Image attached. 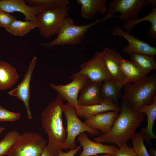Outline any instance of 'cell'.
<instances>
[{"instance_id": "cell-1", "label": "cell", "mask_w": 156, "mask_h": 156, "mask_svg": "<svg viewBox=\"0 0 156 156\" xmlns=\"http://www.w3.org/2000/svg\"><path fill=\"white\" fill-rule=\"evenodd\" d=\"M144 113L134 110L127 103L122 100L119 114L109 130L94 138V140L115 144L119 147L127 144L144 120Z\"/></svg>"}, {"instance_id": "cell-2", "label": "cell", "mask_w": 156, "mask_h": 156, "mask_svg": "<svg viewBox=\"0 0 156 156\" xmlns=\"http://www.w3.org/2000/svg\"><path fill=\"white\" fill-rule=\"evenodd\" d=\"M63 100L58 94L56 99L48 104L41 114V124L48 138L46 146L54 156H56L62 151L66 136V130L62 120L64 105Z\"/></svg>"}, {"instance_id": "cell-3", "label": "cell", "mask_w": 156, "mask_h": 156, "mask_svg": "<svg viewBox=\"0 0 156 156\" xmlns=\"http://www.w3.org/2000/svg\"><path fill=\"white\" fill-rule=\"evenodd\" d=\"M124 86L121 99L136 111L151 104L156 96V74L146 77L141 81L133 84L129 83Z\"/></svg>"}, {"instance_id": "cell-4", "label": "cell", "mask_w": 156, "mask_h": 156, "mask_svg": "<svg viewBox=\"0 0 156 156\" xmlns=\"http://www.w3.org/2000/svg\"><path fill=\"white\" fill-rule=\"evenodd\" d=\"M112 18L111 16L106 15L101 19H96L91 23L79 25L74 23L73 19L67 17L59 28L57 37L49 42L42 43L40 44L47 47L77 44L81 42L89 28L100 22Z\"/></svg>"}, {"instance_id": "cell-5", "label": "cell", "mask_w": 156, "mask_h": 156, "mask_svg": "<svg viewBox=\"0 0 156 156\" xmlns=\"http://www.w3.org/2000/svg\"><path fill=\"white\" fill-rule=\"evenodd\" d=\"M63 113L67 121L66 136L62 148L72 149L76 147L75 142L77 137L81 133L87 132L94 136L99 133L97 129L87 126L78 116L75 107L68 102L64 104Z\"/></svg>"}, {"instance_id": "cell-6", "label": "cell", "mask_w": 156, "mask_h": 156, "mask_svg": "<svg viewBox=\"0 0 156 156\" xmlns=\"http://www.w3.org/2000/svg\"><path fill=\"white\" fill-rule=\"evenodd\" d=\"M47 142L41 135L32 132L20 135L7 153L8 156H40Z\"/></svg>"}, {"instance_id": "cell-7", "label": "cell", "mask_w": 156, "mask_h": 156, "mask_svg": "<svg viewBox=\"0 0 156 156\" xmlns=\"http://www.w3.org/2000/svg\"><path fill=\"white\" fill-rule=\"evenodd\" d=\"M68 6L42 10L37 15L38 28L42 37L47 38L57 34L68 16Z\"/></svg>"}, {"instance_id": "cell-8", "label": "cell", "mask_w": 156, "mask_h": 156, "mask_svg": "<svg viewBox=\"0 0 156 156\" xmlns=\"http://www.w3.org/2000/svg\"><path fill=\"white\" fill-rule=\"evenodd\" d=\"M156 5V0H113L109 3L106 15L113 16L120 12L119 19L125 22L137 19L139 14L144 6Z\"/></svg>"}, {"instance_id": "cell-9", "label": "cell", "mask_w": 156, "mask_h": 156, "mask_svg": "<svg viewBox=\"0 0 156 156\" xmlns=\"http://www.w3.org/2000/svg\"><path fill=\"white\" fill-rule=\"evenodd\" d=\"M73 79L70 83L65 85L50 83L49 86L58 92L68 103L74 106L77 110L79 105L78 103L79 92L87 83L89 79L86 75L77 72L70 77Z\"/></svg>"}, {"instance_id": "cell-10", "label": "cell", "mask_w": 156, "mask_h": 156, "mask_svg": "<svg viewBox=\"0 0 156 156\" xmlns=\"http://www.w3.org/2000/svg\"><path fill=\"white\" fill-rule=\"evenodd\" d=\"M77 73L86 75L89 80L94 81L113 80L106 68L101 52H96L90 58L83 63L80 70Z\"/></svg>"}, {"instance_id": "cell-11", "label": "cell", "mask_w": 156, "mask_h": 156, "mask_svg": "<svg viewBox=\"0 0 156 156\" xmlns=\"http://www.w3.org/2000/svg\"><path fill=\"white\" fill-rule=\"evenodd\" d=\"M112 35L113 36H122L127 41L128 45L122 49L124 53H135L155 57L156 55L155 47L131 35L121 27L118 26H114L112 30Z\"/></svg>"}, {"instance_id": "cell-12", "label": "cell", "mask_w": 156, "mask_h": 156, "mask_svg": "<svg viewBox=\"0 0 156 156\" xmlns=\"http://www.w3.org/2000/svg\"><path fill=\"white\" fill-rule=\"evenodd\" d=\"M37 59L36 57H33L22 81L16 87L8 93L9 95L17 98L23 102L26 109L28 118L29 120L32 118L29 105L30 98V82Z\"/></svg>"}, {"instance_id": "cell-13", "label": "cell", "mask_w": 156, "mask_h": 156, "mask_svg": "<svg viewBox=\"0 0 156 156\" xmlns=\"http://www.w3.org/2000/svg\"><path fill=\"white\" fill-rule=\"evenodd\" d=\"M102 53L105 65L112 79L122 88L123 77L121 63L123 58L116 51L107 47H105Z\"/></svg>"}, {"instance_id": "cell-14", "label": "cell", "mask_w": 156, "mask_h": 156, "mask_svg": "<svg viewBox=\"0 0 156 156\" xmlns=\"http://www.w3.org/2000/svg\"><path fill=\"white\" fill-rule=\"evenodd\" d=\"M26 3L23 0H0V9L9 14L20 12L25 16V21L38 23L36 15L42 10L30 6Z\"/></svg>"}, {"instance_id": "cell-15", "label": "cell", "mask_w": 156, "mask_h": 156, "mask_svg": "<svg viewBox=\"0 0 156 156\" xmlns=\"http://www.w3.org/2000/svg\"><path fill=\"white\" fill-rule=\"evenodd\" d=\"M102 83L89 80L80 91L78 99L79 105L89 106L104 102L101 94Z\"/></svg>"}, {"instance_id": "cell-16", "label": "cell", "mask_w": 156, "mask_h": 156, "mask_svg": "<svg viewBox=\"0 0 156 156\" xmlns=\"http://www.w3.org/2000/svg\"><path fill=\"white\" fill-rule=\"evenodd\" d=\"M78 142L83 148V150L79 156H91L100 153H111L114 154L118 148L111 145L103 144L94 142L90 139L84 132L78 136Z\"/></svg>"}, {"instance_id": "cell-17", "label": "cell", "mask_w": 156, "mask_h": 156, "mask_svg": "<svg viewBox=\"0 0 156 156\" xmlns=\"http://www.w3.org/2000/svg\"><path fill=\"white\" fill-rule=\"evenodd\" d=\"M119 111L114 110L101 112L85 119L84 122L90 127L100 130L102 134H105L110 129Z\"/></svg>"}, {"instance_id": "cell-18", "label": "cell", "mask_w": 156, "mask_h": 156, "mask_svg": "<svg viewBox=\"0 0 156 156\" xmlns=\"http://www.w3.org/2000/svg\"><path fill=\"white\" fill-rule=\"evenodd\" d=\"M76 1L81 5V15L86 19H91L98 12L103 14L106 13L105 0H77Z\"/></svg>"}, {"instance_id": "cell-19", "label": "cell", "mask_w": 156, "mask_h": 156, "mask_svg": "<svg viewBox=\"0 0 156 156\" xmlns=\"http://www.w3.org/2000/svg\"><path fill=\"white\" fill-rule=\"evenodd\" d=\"M19 78V75L13 66L7 62L0 60V90L11 88Z\"/></svg>"}, {"instance_id": "cell-20", "label": "cell", "mask_w": 156, "mask_h": 156, "mask_svg": "<svg viewBox=\"0 0 156 156\" xmlns=\"http://www.w3.org/2000/svg\"><path fill=\"white\" fill-rule=\"evenodd\" d=\"M121 68L123 77L122 83L123 86L129 83H138L146 77L132 61L123 58Z\"/></svg>"}, {"instance_id": "cell-21", "label": "cell", "mask_w": 156, "mask_h": 156, "mask_svg": "<svg viewBox=\"0 0 156 156\" xmlns=\"http://www.w3.org/2000/svg\"><path fill=\"white\" fill-rule=\"evenodd\" d=\"M138 111L146 114L147 116V125L141 129L144 140L151 145V139L156 138V135L153 131V127L156 118V96L150 104L141 108Z\"/></svg>"}, {"instance_id": "cell-22", "label": "cell", "mask_w": 156, "mask_h": 156, "mask_svg": "<svg viewBox=\"0 0 156 156\" xmlns=\"http://www.w3.org/2000/svg\"><path fill=\"white\" fill-rule=\"evenodd\" d=\"M120 107L107 102L89 106H79L76 110L78 116L85 119L99 113L109 111H119Z\"/></svg>"}, {"instance_id": "cell-23", "label": "cell", "mask_w": 156, "mask_h": 156, "mask_svg": "<svg viewBox=\"0 0 156 156\" xmlns=\"http://www.w3.org/2000/svg\"><path fill=\"white\" fill-rule=\"evenodd\" d=\"M122 88L113 80H107L103 82L101 94L103 102L118 106L119 100L121 95Z\"/></svg>"}, {"instance_id": "cell-24", "label": "cell", "mask_w": 156, "mask_h": 156, "mask_svg": "<svg viewBox=\"0 0 156 156\" xmlns=\"http://www.w3.org/2000/svg\"><path fill=\"white\" fill-rule=\"evenodd\" d=\"M143 21H148L151 26L148 31V36L153 40H156V8L152 7L151 12L143 18L132 21L125 22L123 25L125 31L128 33L131 31L132 27L135 25Z\"/></svg>"}, {"instance_id": "cell-25", "label": "cell", "mask_w": 156, "mask_h": 156, "mask_svg": "<svg viewBox=\"0 0 156 156\" xmlns=\"http://www.w3.org/2000/svg\"><path fill=\"white\" fill-rule=\"evenodd\" d=\"M129 54L132 61L145 75L146 76L149 72L156 69V61L155 57L135 53Z\"/></svg>"}, {"instance_id": "cell-26", "label": "cell", "mask_w": 156, "mask_h": 156, "mask_svg": "<svg viewBox=\"0 0 156 156\" xmlns=\"http://www.w3.org/2000/svg\"><path fill=\"white\" fill-rule=\"evenodd\" d=\"M38 27V23L32 21H23L16 19L5 30L14 35L22 36L32 29Z\"/></svg>"}, {"instance_id": "cell-27", "label": "cell", "mask_w": 156, "mask_h": 156, "mask_svg": "<svg viewBox=\"0 0 156 156\" xmlns=\"http://www.w3.org/2000/svg\"><path fill=\"white\" fill-rule=\"evenodd\" d=\"M29 5L38 8L42 10L54 8L64 5H68V0H26Z\"/></svg>"}, {"instance_id": "cell-28", "label": "cell", "mask_w": 156, "mask_h": 156, "mask_svg": "<svg viewBox=\"0 0 156 156\" xmlns=\"http://www.w3.org/2000/svg\"><path fill=\"white\" fill-rule=\"evenodd\" d=\"M20 135L18 131L14 130L6 133L4 138L0 141V156L7 155Z\"/></svg>"}, {"instance_id": "cell-29", "label": "cell", "mask_w": 156, "mask_h": 156, "mask_svg": "<svg viewBox=\"0 0 156 156\" xmlns=\"http://www.w3.org/2000/svg\"><path fill=\"white\" fill-rule=\"evenodd\" d=\"M131 139L133 148L138 156H150L144 144V137L141 131L135 133Z\"/></svg>"}, {"instance_id": "cell-30", "label": "cell", "mask_w": 156, "mask_h": 156, "mask_svg": "<svg viewBox=\"0 0 156 156\" xmlns=\"http://www.w3.org/2000/svg\"><path fill=\"white\" fill-rule=\"evenodd\" d=\"M21 114L10 111L0 105V121L13 122L18 120Z\"/></svg>"}, {"instance_id": "cell-31", "label": "cell", "mask_w": 156, "mask_h": 156, "mask_svg": "<svg viewBox=\"0 0 156 156\" xmlns=\"http://www.w3.org/2000/svg\"><path fill=\"white\" fill-rule=\"evenodd\" d=\"M16 19L15 17L0 9V27L6 29Z\"/></svg>"}, {"instance_id": "cell-32", "label": "cell", "mask_w": 156, "mask_h": 156, "mask_svg": "<svg viewBox=\"0 0 156 156\" xmlns=\"http://www.w3.org/2000/svg\"><path fill=\"white\" fill-rule=\"evenodd\" d=\"M120 148L114 152L115 156H138L133 148L128 146L127 144L121 146Z\"/></svg>"}, {"instance_id": "cell-33", "label": "cell", "mask_w": 156, "mask_h": 156, "mask_svg": "<svg viewBox=\"0 0 156 156\" xmlns=\"http://www.w3.org/2000/svg\"><path fill=\"white\" fill-rule=\"evenodd\" d=\"M80 146H77L74 149H71L69 151L65 152L61 151L56 156H74L81 149Z\"/></svg>"}, {"instance_id": "cell-34", "label": "cell", "mask_w": 156, "mask_h": 156, "mask_svg": "<svg viewBox=\"0 0 156 156\" xmlns=\"http://www.w3.org/2000/svg\"><path fill=\"white\" fill-rule=\"evenodd\" d=\"M40 156H54L51 153L47 147H45Z\"/></svg>"}, {"instance_id": "cell-35", "label": "cell", "mask_w": 156, "mask_h": 156, "mask_svg": "<svg viewBox=\"0 0 156 156\" xmlns=\"http://www.w3.org/2000/svg\"><path fill=\"white\" fill-rule=\"evenodd\" d=\"M149 154L150 156H156V150L153 148H151Z\"/></svg>"}, {"instance_id": "cell-36", "label": "cell", "mask_w": 156, "mask_h": 156, "mask_svg": "<svg viewBox=\"0 0 156 156\" xmlns=\"http://www.w3.org/2000/svg\"><path fill=\"white\" fill-rule=\"evenodd\" d=\"M101 156H115L114 154L111 153H106L105 155Z\"/></svg>"}, {"instance_id": "cell-37", "label": "cell", "mask_w": 156, "mask_h": 156, "mask_svg": "<svg viewBox=\"0 0 156 156\" xmlns=\"http://www.w3.org/2000/svg\"><path fill=\"white\" fill-rule=\"evenodd\" d=\"M4 127H0V134L5 129Z\"/></svg>"}, {"instance_id": "cell-38", "label": "cell", "mask_w": 156, "mask_h": 156, "mask_svg": "<svg viewBox=\"0 0 156 156\" xmlns=\"http://www.w3.org/2000/svg\"><path fill=\"white\" fill-rule=\"evenodd\" d=\"M91 156H99L98 155H95Z\"/></svg>"}]
</instances>
